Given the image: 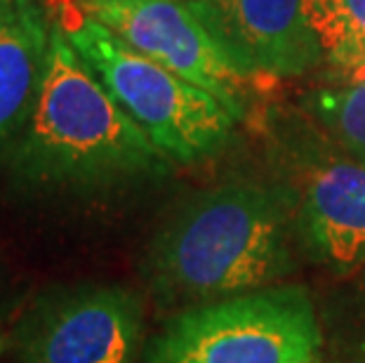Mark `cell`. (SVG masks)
I'll return each instance as SVG.
<instances>
[{
    "label": "cell",
    "instance_id": "cell-1",
    "mask_svg": "<svg viewBox=\"0 0 365 363\" xmlns=\"http://www.w3.org/2000/svg\"><path fill=\"white\" fill-rule=\"evenodd\" d=\"M3 163L26 191L106 189L156 180L170 170L57 21L36 104Z\"/></svg>",
    "mask_w": 365,
    "mask_h": 363
},
{
    "label": "cell",
    "instance_id": "cell-2",
    "mask_svg": "<svg viewBox=\"0 0 365 363\" xmlns=\"http://www.w3.org/2000/svg\"><path fill=\"white\" fill-rule=\"evenodd\" d=\"M287 272V200L247 180L191 198L146 255L153 290L196 305L271 288Z\"/></svg>",
    "mask_w": 365,
    "mask_h": 363
},
{
    "label": "cell",
    "instance_id": "cell-3",
    "mask_svg": "<svg viewBox=\"0 0 365 363\" xmlns=\"http://www.w3.org/2000/svg\"><path fill=\"white\" fill-rule=\"evenodd\" d=\"M64 34L170 165L198 163L229 142L236 118L207 90L139 55L92 19Z\"/></svg>",
    "mask_w": 365,
    "mask_h": 363
},
{
    "label": "cell",
    "instance_id": "cell-4",
    "mask_svg": "<svg viewBox=\"0 0 365 363\" xmlns=\"http://www.w3.org/2000/svg\"><path fill=\"white\" fill-rule=\"evenodd\" d=\"M323 328L302 288H262L177 314L146 363H318Z\"/></svg>",
    "mask_w": 365,
    "mask_h": 363
},
{
    "label": "cell",
    "instance_id": "cell-5",
    "mask_svg": "<svg viewBox=\"0 0 365 363\" xmlns=\"http://www.w3.org/2000/svg\"><path fill=\"white\" fill-rule=\"evenodd\" d=\"M144 312L132 290L81 285L41 297L12 335L17 363H135Z\"/></svg>",
    "mask_w": 365,
    "mask_h": 363
},
{
    "label": "cell",
    "instance_id": "cell-6",
    "mask_svg": "<svg viewBox=\"0 0 365 363\" xmlns=\"http://www.w3.org/2000/svg\"><path fill=\"white\" fill-rule=\"evenodd\" d=\"M78 7L139 55L207 90L236 121L245 118L255 81L229 59L186 0H78Z\"/></svg>",
    "mask_w": 365,
    "mask_h": 363
},
{
    "label": "cell",
    "instance_id": "cell-7",
    "mask_svg": "<svg viewBox=\"0 0 365 363\" xmlns=\"http://www.w3.org/2000/svg\"><path fill=\"white\" fill-rule=\"evenodd\" d=\"M250 81L312 71L323 48L302 14V0H186Z\"/></svg>",
    "mask_w": 365,
    "mask_h": 363
},
{
    "label": "cell",
    "instance_id": "cell-8",
    "mask_svg": "<svg viewBox=\"0 0 365 363\" xmlns=\"http://www.w3.org/2000/svg\"><path fill=\"white\" fill-rule=\"evenodd\" d=\"M297 238L307 255L337 274L365 267V165L328 158L312 168L297 205Z\"/></svg>",
    "mask_w": 365,
    "mask_h": 363
},
{
    "label": "cell",
    "instance_id": "cell-9",
    "mask_svg": "<svg viewBox=\"0 0 365 363\" xmlns=\"http://www.w3.org/2000/svg\"><path fill=\"white\" fill-rule=\"evenodd\" d=\"M52 24L41 0H14L0 26V158L24 128L48 64Z\"/></svg>",
    "mask_w": 365,
    "mask_h": 363
},
{
    "label": "cell",
    "instance_id": "cell-10",
    "mask_svg": "<svg viewBox=\"0 0 365 363\" xmlns=\"http://www.w3.org/2000/svg\"><path fill=\"white\" fill-rule=\"evenodd\" d=\"M309 29L335 68L356 66L365 55V0H302Z\"/></svg>",
    "mask_w": 365,
    "mask_h": 363
},
{
    "label": "cell",
    "instance_id": "cell-11",
    "mask_svg": "<svg viewBox=\"0 0 365 363\" xmlns=\"http://www.w3.org/2000/svg\"><path fill=\"white\" fill-rule=\"evenodd\" d=\"M307 111L349 158L365 165V88H318L307 97Z\"/></svg>",
    "mask_w": 365,
    "mask_h": 363
},
{
    "label": "cell",
    "instance_id": "cell-12",
    "mask_svg": "<svg viewBox=\"0 0 365 363\" xmlns=\"http://www.w3.org/2000/svg\"><path fill=\"white\" fill-rule=\"evenodd\" d=\"M332 326V363H365V272L339 305Z\"/></svg>",
    "mask_w": 365,
    "mask_h": 363
},
{
    "label": "cell",
    "instance_id": "cell-13",
    "mask_svg": "<svg viewBox=\"0 0 365 363\" xmlns=\"http://www.w3.org/2000/svg\"><path fill=\"white\" fill-rule=\"evenodd\" d=\"M48 5L57 12V24L64 31L78 29L85 21L81 7H78V0H48Z\"/></svg>",
    "mask_w": 365,
    "mask_h": 363
},
{
    "label": "cell",
    "instance_id": "cell-14",
    "mask_svg": "<svg viewBox=\"0 0 365 363\" xmlns=\"http://www.w3.org/2000/svg\"><path fill=\"white\" fill-rule=\"evenodd\" d=\"M332 81L339 85H361V88H365V64L337 68V73L332 76Z\"/></svg>",
    "mask_w": 365,
    "mask_h": 363
},
{
    "label": "cell",
    "instance_id": "cell-15",
    "mask_svg": "<svg viewBox=\"0 0 365 363\" xmlns=\"http://www.w3.org/2000/svg\"><path fill=\"white\" fill-rule=\"evenodd\" d=\"M12 7H14V0H0V26H3L7 17H10Z\"/></svg>",
    "mask_w": 365,
    "mask_h": 363
},
{
    "label": "cell",
    "instance_id": "cell-16",
    "mask_svg": "<svg viewBox=\"0 0 365 363\" xmlns=\"http://www.w3.org/2000/svg\"><path fill=\"white\" fill-rule=\"evenodd\" d=\"M359 64H365V55H363V59L359 61ZM359 64H356V66H359Z\"/></svg>",
    "mask_w": 365,
    "mask_h": 363
},
{
    "label": "cell",
    "instance_id": "cell-17",
    "mask_svg": "<svg viewBox=\"0 0 365 363\" xmlns=\"http://www.w3.org/2000/svg\"><path fill=\"white\" fill-rule=\"evenodd\" d=\"M0 352H3V339H0Z\"/></svg>",
    "mask_w": 365,
    "mask_h": 363
}]
</instances>
